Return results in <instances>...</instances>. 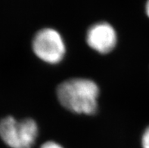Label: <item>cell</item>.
<instances>
[{
    "instance_id": "277c9868",
    "label": "cell",
    "mask_w": 149,
    "mask_h": 148,
    "mask_svg": "<svg viewBox=\"0 0 149 148\" xmlns=\"http://www.w3.org/2000/svg\"><path fill=\"white\" fill-rule=\"evenodd\" d=\"M86 43L99 54H106L115 49L117 34L115 29L108 22H98L92 25L87 30Z\"/></svg>"
},
{
    "instance_id": "6da1fadb",
    "label": "cell",
    "mask_w": 149,
    "mask_h": 148,
    "mask_svg": "<svg viewBox=\"0 0 149 148\" xmlns=\"http://www.w3.org/2000/svg\"><path fill=\"white\" fill-rule=\"evenodd\" d=\"M100 89L98 84L86 78H73L64 81L57 88L59 103L77 114L93 115L98 110Z\"/></svg>"
},
{
    "instance_id": "7a4b0ae2",
    "label": "cell",
    "mask_w": 149,
    "mask_h": 148,
    "mask_svg": "<svg viewBox=\"0 0 149 148\" xmlns=\"http://www.w3.org/2000/svg\"><path fill=\"white\" fill-rule=\"evenodd\" d=\"M39 135L36 122L31 118L18 121L8 116L0 120V138L11 148H32Z\"/></svg>"
},
{
    "instance_id": "3957f363",
    "label": "cell",
    "mask_w": 149,
    "mask_h": 148,
    "mask_svg": "<svg viewBox=\"0 0 149 148\" xmlns=\"http://www.w3.org/2000/svg\"><path fill=\"white\" fill-rule=\"evenodd\" d=\"M32 49L36 57L46 64H58L66 54V44L61 34L53 28L39 30L32 41Z\"/></svg>"
},
{
    "instance_id": "8992f818",
    "label": "cell",
    "mask_w": 149,
    "mask_h": 148,
    "mask_svg": "<svg viewBox=\"0 0 149 148\" xmlns=\"http://www.w3.org/2000/svg\"><path fill=\"white\" fill-rule=\"evenodd\" d=\"M40 148H64L60 144L55 142V141H46L42 145V146L40 147Z\"/></svg>"
},
{
    "instance_id": "5b68a950",
    "label": "cell",
    "mask_w": 149,
    "mask_h": 148,
    "mask_svg": "<svg viewBox=\"0 0 149 148\" xmlns=\"http://www.w3.org/2000/svg\"><path fill=\"white\" fill-rule=\"evenodd\" d=\"M141 143L142 148H149V126L143 131Z\"/></svg>"
},
{
    "instance_id": "52a82bcc",
    "label": "cell",
    "mask_w": 149,
    "mask_h": 148,
    "mask_svg": "<svg viewBox=\"0 0 149 148\" xmlns=\"http://www.w3.org/2000/svg\"><path fill=\"white\" fill-rule=\"evenodd\" d=\"M146 14H147V15H148V17H149V0H148L147 3H146Z\"/></svg>"
}]
</instances>
